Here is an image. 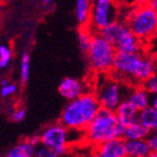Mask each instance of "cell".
<instances>
[{"mask_svg":"<svg viewBox=\"0 0 157 157\" xmlns=\"http://www.w3.org/2000/svg\"><path fill=\"white\" fill-rule=\"evenodd\" d=\"M124 146L126 157H147L151 153L145 140L125 141Z\"/></svg>","mask_w":157,"mask_h":157,"instance_id":"2e32d148","label":"cell"},{"mask_svg":"<svg viewBox=\"0 0 157 157\" xmlns=\"http://www.w3.org/2000/svg\"><path fill=\"white\" fill-rule=\"evenodd\" d=\"M91 0H76L75 14L76 20L80 26H87L89 23Z\"/></svg>","mask_w":157,"mask_h":157,"instance_id":"e0dca14e","label":"cell"},{"mask_svg":"<svg viewBox=\"0 0 157 157\" xmlns=\"http://www.w3.org/2000/svg\"><path fill=\"white\" fill-rule=\"evenodd\" d=\"M58 91L62 97L65 98L67 101H71L85 94L86 90H85V85L80 80L73 77H66L60 81Z\"/></svg>","mask_w":157,"mask_h":157,"instance_id":"7c38bea8","label":"cell"},{"mask_svg":"<svg viewBox=\"0 0 157 157\" xmlns=\"http://www.w3.org/2000/svg\"><path fill=\"white\" fill-rule=\"evenodd\" d=\"M117 20V6L113 0H91L88 28L99 33L103 28Z\"/></svg>","mask_w":157,"mask_h":157,"instance_id":"9c48e42d","label":"cell"},{"mask_svg":"<svg viewBox=\"0 0 157 157\" xmlns=\"http://www.w3.org/2000/svg\"><path fill=\"white\" fill-rule=\"evenodd\" d=\"M135 37L143 42H149L154 39L157 31V10L146 3H139L128 13L124 21Z\"/></svg>","mask_w":157,"mask_h":157,"instance_id":"277c9868","label":"cell"},{"mask_svg":"<svg viewBox=\"0 0 157 157\" xmlns=\"http://www.w3.org/2000/svg\"><path fill=\"white\" fill-rule=\"evenodd\" d=\"M39 136L41 146L52 151L58 157L68 156L71 148L68 141V128L59 122L46 126Z\"/></svg>","mask_w":157,"mask_h":157,"instance_id":"ba28073f","label":"cell"},{"mask_svg":"<svg viewBox=\"0 0 157 157\" xmlns=\"http://www.w3.org/2000/svg\"><path fill=\"white\" fill-rule=\"evenodd\" d=\"M149 99L151 94L147 91H145L142 88L141 85L139 86H132L128 90V94L126 96L128 100L137 111H141L149 105Z\"/></svg>","mask_w":157,"mask_h":157,"instance_id":"5bb4252c","label":"cell"},{"mask_svg":"<svg viewBox=\"0 0 157 157\" xmlns=\"http://www.w3.org/2000/svg\"><path fill=\"white\" fill-rule=\"evenodd\" d=\"M33 157H58V156L55 153H53L52 151L40 145L36 148V151H35V153H34Z\"/></svg>","mask_w":157,"mask_h":157,"instance_id":"cb8c5ba5","label":"cell"},{"mask_svg":"<svg viewBox=\"0 0 157 157\" xmlns=\"http://www.w3.org/2000/svg\"><path fill=\"white\" fill-rule=\"evenodd\" d=\"M102 76L103 78L98 80L94 94L99 102L100 108L115 111L121 102L126 99L131 87H128L126 84L113 77H107V74H102Z\"/></svg>","mask_w":157,"mask_h":157,"instance_id":"8992f818","label":"cell"},{"mask_svg":"<svg viewBox=\"0 0 157 157\" xmlns=\"http://www.w3.org/2000/svg\"><path fill=\"white\" fill-rule=\"evenodd\" d=\"M17 92V86L12 82H9L7 79L1 80V89H0V94L3 98H8L10 96Z\"/></svg>","mask_w":157,"mask_h":157,"instance_id":"7402d4cb","label":"cell"},{"mask_svg":"<svg viewBox=\"0 0 157 157\" xmlns=\"http://www.w3.org/2000/svg\"><path fill=\"white\" fill-rule=\"evenodd\" d=\"M12 59V51L8 45H0V67H8Z\"/></svg>","mask_w":157,"mask_h":157,"instance_id":"44dd1931","label":"cell"},{"mask_svg":"<svg viewBox=\"0 0 157 157\" xmlns=\"http://www.w3.org/2000/svg\"><path fill=\"white\" fill-rule=\"evenodd\" d=\"M110 73L113 78L124 84L139 86L156 75V62L155 58L143 52L133 54L117 52Z\"/></svg>","mask_w":157,"mask_h":157,"instance_id":"6da1fadb","label":"cell"},{"mask_svg":"<svg viewBox=\"0 0 157 157\" xmlns=\"http://www.w3.org/2000/svg\"><path fill=\"white\" fill-rule=\"evenodd\" d=\"M137 122L143 128L149 132H156L157 130V109L151 105L146 107L143 110L139 111Z\"/></svg>","mask_w":157,"mask_h":157,"instance_id":"9a60e30c","label":"cell"},{"mask_svg":"<svg viewBox=\"0 0 157 157\" xmlns=\"http://www.w3.org/2000/svg\"><path fill=\"white\" fill-rule=\"evenodd\" d=\"M146 5L154 10H157V0H147Z\"/></svg>","mask_w":157,"mask_h":157,"instance_id":"4316f807","label":"cell"},{"mask_svg":"<svg viewBox=\"0 0 157 157\" xmlns=\"http://www.w3.org/2000/svg\"><path fill=\"white\" fill-rule=\"evenodd\" d=\"M124 126L119 122L114 111L100 108L94 118L84 130L85 142L94 147L115 139H122Z\"/></svg>","mask_w":157,"mask_h":157,"instance_id":"3957f363","label":"cell"},{"mask_svg":"<svg viewBox=\"0 0 157 157\" xmlns=\"http://www.w3.org/2000/svg\"><path fill=\"white\" fill-rule=\"evenodd\" d=\"M117 119L119 120L122 125L125 128L131 124L137 123V115H139V111L136 110L135 108L128 101V100H123L121 102L119 107L115 109L114 111Z\"/></svg>","mask_w":157,"mask_h":157,"instance_id":"4fadbf2b","label":"cell"},{"mask_svg":"<svg viewBox=\"0 0 157 157\" xmlns=\"http://www.w3.org/2000/svg\"><path fill=\"white\" fill-rule=\"evenodd\" d=\"M30 66H31L30 55L28 53H23L21 56V63H20V77H21L22 82H26L29 80Z\"/></svg>","mask_w":157,"mask_h":157,"instance_id":"ffe728a7","label":"cell"},{"mask_svg":"<svg viewBox=\"0 0 157 157\" xmlns=\"http://www.w3.org/2000/svg\"><path fill=\"white\" fill-rule=\"evenodd\" d=\"M115 54V48L107 40L103 39L99 33L94 34L89 48L86 52L90 69L99 75L110 73Z\"/></svg>","mask_w":157,"mask_h":157,"instance_id":"52a82bcc","label":"cell"},{"mask_svg":"<svg viewBox=\"0 0 157 157\" xmlns=\"http://www.w3.org/2000/svg\"><path fill=\"white\" fill-rule=\"evenodd\" d=\"M41 145L40 136L34 135L20 141L8 153L0 157H33L37 147Z\"/></svg>","mask_w":157,"mask_h":157,"instance_id":"8fae6325","label":"cell"},{"mask_svg":"<svg viewBox=\"0 0 157 157\" xmlns=\"http://www.w3.org/2000/svg\"><path fill=\"white\" fill-rule=\"evenodd\" d=\"M145 141H146L147 146L151 149V152H157V136L155 132H151L145 139Z\"/></svg>","mask_w":157,"mask_h":157,"instance_id":"d4e9b609","label":"cell"},{"mask_svg":"<svg viewBox=\"0 0 157 157\" xmlns=\"http://www.w3.org/2000/svg\"><path fill=\"white\" fill-rule=\"evenodd\" d=\"M125 141L123 139H115L105 142L103 144L92 147L91 157H126Z\"/></svg>","mask_w":157,"mask_h":157,"instance_id":"30bf717a","label":"cell"},{"mask_svg":"<svg viewBox=\"0 0 157 157\" xmlns=\"http://www.w3.org/2000/svg\"><path fill=\"white\" fill-rule=\"evenodd\" d=\"M99 109V102L94 92L86 91L67 102L60 114L59 123L69 130L84 131Z\"/></svg>","mask_w":157,"mask_h":157,"instance_id":"7a4b0ae2","label":"cell"},{"mask_svg":"<svg viewBox=\"0 0 157 157\" xmlns=\"http://www.w3.org/2000/svg\"><path fill=\"white\" fill-rule=\"evenodd\" d=\"M25 115H26V112L23 108H18V109L12 111L11 118H12L13 121H16V122H22V121L25 119Z\"/></svg>","mask_w":157,"mask_h":157,"instance_id":"484cf974","label":"cell"},{"mask_svg":"<svg viewBox=\"0 0 157 157\" xmlns=\"http://www.w3.org/2000/svg\"><path fill=\"white\" fill-rule=\"evenodd\" d=\"M151 132L146 130L145 128L137 123L131 124L124 128L123 134H122V139L124 141H135V140H145Z\"/></svg>","mask_w":157,"mask_h":157,"instance_id":"ac0fdd59","label":"cell"},{"mask_svg":"<svg viewBox=\"0 0 157 157\" xmlns=\"http://www.w3.org/2000/svg\"><path fill=\"white\" fill-rule=\"evenodd\" d=\"M142 88L147 91L149 94H156L157 92V77L156 75L147 78L145 81H143L141 84Z\"/></svg>","mask_w":157,"mask_h":157,"instance_id":"603a6c76","label":"cell"},{"mask_svg":"<svg viewBox=\"0 0 157 157\" xmlns=\"http://www.w3.org/2000/svg\"><path fill=\"white\" fill-rule=\"evenodd\" d=\"M94 32L88 28V26H81L80 30L78 31L77 40H78V45L82 53L86 54L87 50L89 48V45L91 43L92 36H94Z\"/></svg>","mask_w":157,"mask_h":157,"instance_id":"d6986e66","label":"cell"},{"mask_svg":"<svg viewBox=\"0 0 157 157\" xmlns=\"http://www.w3.org/2000/svg\"><path fill=\"white\" fill-rule=\"evenodd\" d=\"M71 157H91L90 155H76V156H71Z\"/></svg>","mask_w":157,"mask_h":157,"instance_id":"83f0119b","label":"cell"},{"mask_svg":"<svg viewBox=\"0 0 157 157\" xmlns=\"http://www.w3.org/2000/svg\"><path fill=\"white\" fill-rule=\"evenodd\" d=\"M42 1L45 3H50V2H52V1H54V0H42Z\"/></svg>","mask_w":157,"mask_h":157,"instance_id":"f1b7e54d","label":"cell"},{"mask_svg":"<svg viewBox=\"0 0 157 157\" xmlns=\"http://www.w3.org/2000/svg\"><path fill=\"white\" fill-rule=\"evenodd\" d=\"M105 40L110 43L119 53H141L143 43L133 35L126 23L121 20H114L99 32Z\"/></svg>","mask_w":157,"mask_h":157,"instance_id":"5b68a950","label":"cell"}]
</instances>
